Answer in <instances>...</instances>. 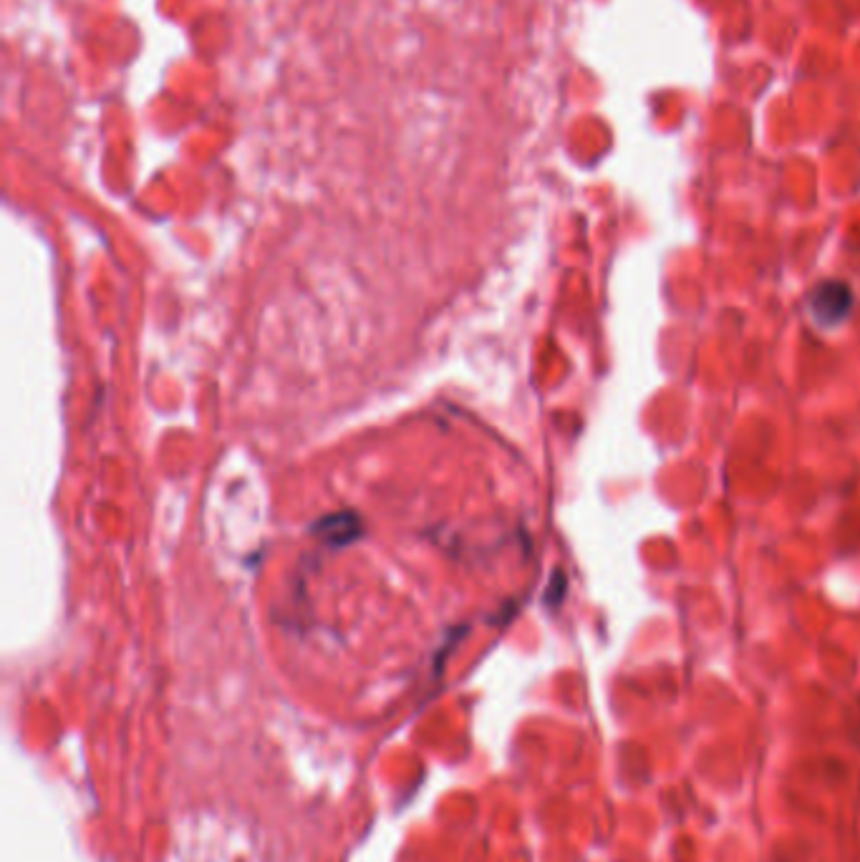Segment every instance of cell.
I'll use <instances>...</instances> for the list:
<instances>
[{"instance_id": "6da1fadb", "label": "cell", "mask_w": 860, "mask_h": 862, "mask_svg": "<svg viewBox=\"0 0 860 862\" xmlns=\"http://www.w3.org/2000/svg\"><path fill=\"white\" fill-rule=\"evenodd\" d=\"M853 290L843 280H825L820 283L813 293H810V316H813L815 324L823 328H833L843 324L853 311Z\"/></svg>"}, {"instance_id": "7a4b0ae2", "label": "cell", "mask_w": 860, "mask_h": 862, "mask_svg": "<svg viewBox=\"0 0 860 862\" xmlns=\"http://www.w3.org/2000/svg\"><path fill=\"white\" fill-rule=\"evenodd\" d=\"M313 530H316V535L320 539H326V543L349 545L351 539L359 537L361 522H359L356 514L341 512V514H331V518H324Z\"/></svg>"}]
</instances>
